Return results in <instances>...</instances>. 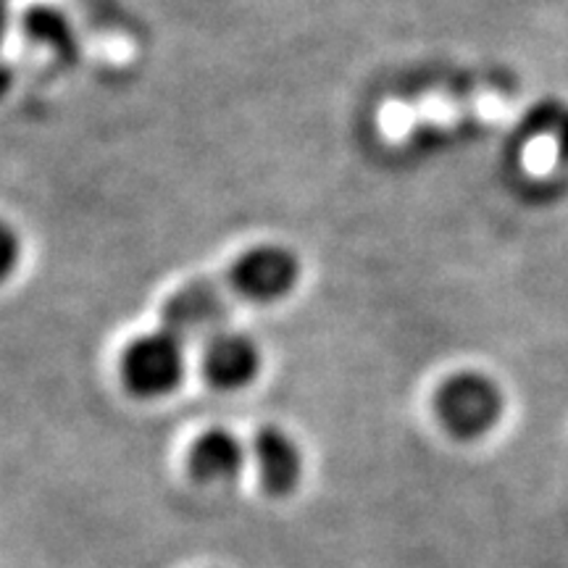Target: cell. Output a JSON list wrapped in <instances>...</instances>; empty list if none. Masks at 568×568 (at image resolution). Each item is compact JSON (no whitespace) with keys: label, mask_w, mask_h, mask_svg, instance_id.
<instances>
[{"label":"cell","mask_w":568,"mask_h":568,"mask_svg":"<svg viewBox=\"0 0 568 568\" xmlns=\"http://www.w3.org/2000/svg\"><path fill=\"white\" fill-rule=\"evenodd\" d=\"M264 366V355L253 337L240 335V332H219L205 339L201 368L205 382L222 393H237V389L251 387L255 376Z\"/></svg>","instance_id":"5b68a950"},{"label":"cell","mask_w":568,"mask_h":568,"mask_svg":"<svg viewBox=\"0 0 568 568\" xmlns=\"http://www.w3.org/2000/svg\"><path fill=\"white\" fill-rule=\"evenodd\" d=\"M187 372L184 339L169 329L134 337L122 351L119 374L124 387L142 400H159L180 389Z\"/></svg>","instance_id":"7a4b0ae2"},{"label":"cell","mask_w":568,"mask_h":568,"mask_svg":"<svg viewBox=\"0 0 568 568\" xmlns=\"http://www.w3.org/2000/svg\"><path fill=\"white\" fill-rule=\"evenodd\" d=\"M11 27H13V17H11L9 0H0V51H3L6 40H9Z\"/></svg>","instance_id":"30bf717a"},{"label":"cell","mask_w":568,"mask_h":568,"mask_svg":"<svg viewBox=\"0 0 568 568\" xmlns=\"http://www.w3.org/2000/svg\"><path fill=\"white\" fill-rule=\"evenodd\" d=\"M253 458L258 479L268 495H290L303 479V453L280 426H261L253 439Z\"/></svg>","instance_id":"8992f818"},{"label":"cell","mask_w":568,"mask_h":568,"mask_svg":"<svg viewBox=\"0 0 568 568\" xmlns=\"http://www.w3.org/2000/svg\"><path fill=\"white\" fill-rule=\"evenodd\" d=\"M11 84H13V71L9 63H6L3 55H0V95H6V92L11 90Z\"/></svg>","instance_id":"8fae6325"},{"label":"cell","mask_w":568,"mask_h":568,"mask_svg":"<svg viewBox=\"0 0 568 568\" xmlns=\"http://www.w3.org/2000/svg\"><path fill=\"white\" fill-rule=\"evenodd\" d=\"M506 397L493 376L481 372H458L447 376L435 393V414L447 435L456 439H479L500 424Z\"/></svg>","instance_id":"6da1fadb"},{"label":"cell","mask_w":568,"mask_h":568,"mask_svg":"<svg viewBox=\"0 0 568 568\" xmlns=\"http://www.w3.org/2000/svg\"><path fill=\"white\" fill-rule=\"evenodd\" d=\"M21 32L34 48H42L59 61H74L80 53V38H77L71 19L55 6H32L21 17Z\"/></svg>","instance_id":"ba28073f"},{"label":"cell","mask_w":568,"mask_h":568,"mask_svg":"<svg viewBox=\"0 0 568 568\" xmlns=\"http://www.w3.org/2000/svg\"><path fill=\"white\" fill-rule=\"evenodd\" d=\"M301 258L284 245H255L230 266V293L240 301L272 305L293 295L301 282Z\"/></svg>","instance_id":"3957f363"},{"label":"cell","mask_w":568,"mask_h":568,"mask_svg":"<svg viewBox=\"0 0 568 568\" xmlns=\"http://www.w3.org/2000/svg\"><path fill=\"white\" fill-rule=\"evenodd\" d=\"M232 311V295H226L216 282L195 280L176 290L163 303V329H169L180 339H195L222 332Z\"/></svg>","instance_id":"277c9868"},{"label":"cell","mask_w":568,"mask_h":568,"mask_svg":"<svg viewBox=\"0 0 568 568\" xmlns=\"http://www.w3.org/2000/svg\"><path fill=\"white\" fill-rule=\"evenodd\" d=\"M187 468L201 485H226L243 474L245 447L230 429H209L190 447Z\"/></svg>","instance_id":"52a82bcc"},{"label":"cell","mask_w":568,"mask_h":568,"mask_svg":"<svg viewBox=\"0 0 568 568\" xmlns=\"http://www.w3.org/2000/svg\"><path fill=\"white\" fill-rule=\"evenodd\" d=\"M21 264V237L13 226L0 219V284H6Z\"/></svg>","instance_id":"9c48e42d"}]
</instances>
